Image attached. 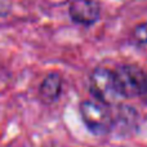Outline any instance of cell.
<instances>
[{"mask_svg": "<svg viewBox=\"0 0 147 147\" xmlns=\"http://www.w3.org/2000/svg\"><path fill=\"white\" fill-rule=\"evenodd\" d=\"M84 125L96 136L109 134L114 129V116L109 107L96 99H85L79 106Z\"/></svg>", "mask_w": 147, "mask_h": 147, "instance_id": "1", "label": "cell"}, {"mask_svg": "<svg viewBox=\"0 0 147 147\" xmlns=\"http://www.w3.org/2000/svg\"><path fill=\"white\" fill-rule=\"evenodd\" d=\"M89 89L94 99L106 106L116 105L123 98L117 88L114 70L96 67L89 76Z\"/></svg>", "mask_w": 147, "mask_h": 147, "instance_id": "2", "label": "cell"}, {"mask_svg": "<svg viewBox=\"0 0 147 147\" xmlns=\"http://www.w3.org/2000/svg\"><path fill=\"white\" fill-rule=\"evenodd\" d=\"M117 88L123 98L138 97L147 79V72L136 65H120L114 70Z\"/></svg>", "mask_w": 147, "mask_h": 147, "instance_id": "3", "label": "cell"}, {"mask_svg": "<svg viewBox=\"0 0 147 147\" xmlns=\"http://www.w3.org/2000/svg\"><path fill=\"white\" fill-rule=\"evenodd\" d=\"M69 16L75 23L92 26L99 20L101 5L96 0H71L69 4Z\"/></svg>", "mask_w": 147, "mask_h": 147, "instance_id": "4", "label": "cell"}, {"mask_svg": "<svg viewBox=\"0 0 147 147\" xmlns=\"http://www.w3.org/2000/svg\"><path fill=\"white\" fill-rule=\"evenodd\" d=\"M62 85H63L62 76L57 71L49 72L39 85L38 93L40 101L45 105H52L54 102H57L58 98L61 97Z\"/></svg>", "mask_w": 147, "mask_h": 147, "instance_id": "5", "label": "cell"}, {"mask_svg": "<svg viewBox=\"0 0 147 147\" xmlns=\"http://www.w3.org/2000/svg\"><path fill=\"white\" fill-rule=\"evenodd\" d=\"M136 123V112L132 107H121L119 116L114 117V128L119 127L120 129L129 130Z\"/></svg>", "mask_w": 147, "mask_h": 147, "instance_id": "6", "label": "cell"}, {"mask_svg": "<svg viewBox=\"0 0 147 147\" xmlns=\"http://www.w3.org/2000/svg\"><path fill=\"white\" fill-rule=\"evenodd\" d=\"M133 40L138 45H146L147 44V21L140 23L133 30Z\"/></svg>", "mask_w": 147, "mask_h": 147, "instance_id": "7", "label": "cell"}, {"mask_svg": "<svg viewBox=\"0 0 147 147\" xmlns=\"http://www.w3.org/2000/svg\"><path fill=\"white\" fill-rule=\"evenodd\" d=\"M13 1L12 0H0V17L9 14V12L12 10Z\"/></svg>", "mask_w": 147, "mask_h": 147, "instance_id": "8", "label": "cell"}, {"mask_svg": "<svg viewBox=\"0 0 147 147\" xmlns=\"http://www.w3.org/2000/svg\"><path fill=\"white\" fill-rule=\"evenodd\" d=\"M138 97H140V98L142 99V101L145 102V103H147V79H146L145 84H143L142 89H141L140 94H138Z\"/></svg>", "mask_w": 147, "mask_h": 147, "instance_id": "9", "label": "cell"}]
</instances>
